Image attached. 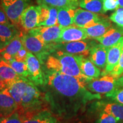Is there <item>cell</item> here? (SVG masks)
<instances>
[{
	"label": "cell",
	"instance_id": "cell-42",
	"mask_svg": "<svg viewBox=\"0 0 123 123\" xmlns=\"http://www.w3.org/2000/svg\"><path fill=\"white\" fill-rule=\"evenodd\" d=\"M58 123H62L61 121H60L58 120Z\"/></svg>",
	"mask_w": 123,
	"mask_h": 123
},
{
	"label": "cell",
	"instance_id": "cell-11",
	"mask_svg": "<svg viewBox=\"0 0 123 123\" xmlns=\"http://www.w3.org/2000/svg\"><path fill=\"white\" fill-rule=\"evenodd\" d=\"M103 18V17L87 10L76 9L74 19V24L81 28H88L96 25Z\"/></svg>",
	"mask_w": 123,
	"mask_h": 123
},
{
	"label": "cell",
	"instance_id": "cell-41",
	"mask_svg": "<svg viewBox=\"0 0 123 123\" xmlns=\"http://www.w3.org/2000/svg\"><path fill=\"white\" fill-rule=\"evenodd\" d=\"M2 115H1V112H0V122H1V119H2Z\"/></svg>",
	"mask_w": 123,
	"mask_h": 123
},
{
	"label": "cell",
	"instance_id": "cell-21",
	"mask_svg": "<svg viewBox=\"0 0 123 123\" xmlns=\"http://www.w3.org/2000/svg\"><path fill=\"white\" fill-rule=\"evenodd\" d=\"M112 26V24L108 18L104 17L93 26L84 29L88 38L96 39L103 35Z\"/></svg>",
	"mask_w": 123,
	"mask_h": 123
},
{
	"label": "cell",
	"instance_id": "cell-2",
	"mask_svg": "<svg viewBox=\"0 0 123 123\" xmlns=\"http://www.w3.org/2000/svg\"><path fill=\"white\" fill-rule=\"evenodd\" d=\"M44 68L84 80L87 82L93 79L81 73L78 63V55L55 50L49 55L44 62ZM43 65V66H44Z\"/></svg>",
	"mask_w": 123,
	"mask_h": 123
},
{
	"label": "cell",
	"instance_id": "cell-7",
	"mask_svg": "<svg viewBox=\"0 0 123 123\" xmlns=\"http://www.w3.org/2000/svg\"><path fill=\"white\" fill-rule=\"evenodd\" d=\"M28 68V79L37 86L43 87L46 83V77L41 63L36 56L28 52L26 61Z\"/></svg>",
	"mask_w": 123,
	"mask_h": 123
},
{
	"label": "cell",
	"instance_id": "cell-14",
	"mask_svg": "<svg viewBox=\"0 0 123 123\" xmlns=\"http://www.w3.org/2000/svg\"><path fill=\"white\" fill-rule=\"evenodd\" d=\"M38 26H51L58 24V9L46 5H39ZM37 26V27H38Z\"/></svg>",
	"mask_w": 123,
	"mask_h": 123
},
{
	"label": "cell",
	"instance_id": "cell-16",
	"mask_svg": "<svg viewBox=\"0 0 123 123\" xmlns=\"http://www.w3.org/2000/svg\"><path fill=\"white\" fill-rule=\"evenodd\" d=\"M108 50L109 47L95 43L90 49L88 58L99 68H105Z\"/></svg>",
	"mask_w": 123,
	"mask_h": 123
},
{
	"label": "cell",
	"instance_id": "cell-36",
	"mask_svg": "<svg viewBox=\"0 0 123 123\" xmlns=\"http://www.w3.org/2000/svg\"><path fill=\"white\" fill-rule=\"evenodd\" d=\"M0 24H12L1 6L0 7Z\"/></svg>",
	"mask_w": 123,
	"mask_h": 123
},
{
	"label": "cell",
	"instance_id": "cell-24",
	"mask_svg": "<svg viewBox=\"0 0 123 123\" xmlns=\"http://www.w3.org/2000/svg\"><path fill=\"white\" fill-rule=\"evenodd\" d=\"M76 8L72 7L58 9V24L61 27H67L74 24Z\"/></svg>",
	"mask_w": 123,
	"mask_h": 123
},
{
	"label": "cell",
	"instance_id": "cell-22",
	"mask_svg": "<svg viewBox=\"0 0 123 123\" xmlns=\"http://www.w3.org/2000/svg\"><path fill=\"white\" fill-rule=\"evenodd\" d=\"M51 113L49 109L29 111L20 115L22 123H43L47 116Z\"/></svg>",
	"mask_w": 123,
	"mask_h": 123
},
{
	"label": "cell",
	"instance_id": "cell-6",
	"mask_svg": "<svg viewBox=\"0 0 123 123\" xmlns=\"http://www.w3.org/2000/svg\"><path fill=\"white\" fill-rule=\"evenodd\" d=\"M93 41H81L66 43H55L54 47L55 50H60L74 55L87 56L90 55V49L95 43Z\"/></svg>",
	"mask_w": 123,
	"mask_h": 123
},
{
	"label": "cell",
	"instance_id": "cell-10",
	"mask_svg": "<svg viewBox=\"0 0 123 123\" xmlns=\"http://www.w3.org/2000/svg\"><path fill=\"white\" fill-rule=\"evenodd\" d=\"M88 38L87 33L83 28L75 25L62 28L59 38L56 41V43L74 42V41L85 40Z\"/></svg>",
	"mask_w": 123,
	"mask_h": 123
},
{
	"label": "cell",
	"instance_id": "cell-9",
	"mask_svg": "<svg viewBox=\"0 0 123 123\" xmlns=\"http://www.w3.org/2000/svg\"><path fill=\"white\" fill-rule=\"evenodd\" d=\"M116 79L110 75H104L99 79H92L86 84V87L93 93H110L118 88Z\"/></svg>",
	"mask_w": 123,
	"mask_h": 123
},
{
	"label": "cell",
	"instance_id": "cell-19",
	"mask_svg": "<svg viewBox=\"0 0 123 123\" xmlns=\"http://www.w3.org/2000/svg\"><path fill=\"white\" fill-rule=\"evenodd\" d=\"M96 110L99 112H103L112 115L123 123V105L117 103L97 102L95 104Z\"/></svg>",
	"mask_w": 123,
	"mask_h": 123
},
{
	"label": "cell",
	"instance_id": "cell-43",
	"mask_svg": "<svg viewBox=\"0 0 123 123\" xmlns=\"http://www.w3.org/2000/svg\"><path fill=\"white\" fill-rule=\"evenodd\" d=\"M1 90H2V88H0V91H1Z\"/></svg>",
	"mask_w": 123,
	"mask_h": 123
},
{
	"label": "cell",
	"instance_id": "cell-13",
	"mask_svg": "<svg viewBox=\"0 0 123 123\" xmlns=\"http://www.w3.org/2000/svg\"><path fill=\"white\" fill-rule=\"evenodd\" d=\"M39 7L29 6L22 13L20 19V25L25 31L28 32L38 26Z\"/></svg>",
	"mask_w": 123,
	"mask_h": 123
},
{
	"label": "cell",
	"instance_id": "cell-28",
	"mask_svg": "<svg viewBox=\"0 0 123 123\" xmlns=\"http://www.w3.org/2000/svg\"><path fill=\"white\" fill-rule=\"evenodd\" d=\"M9 64L19 76L27 79L28 78V68L26 62H18L14 59Z\"/></svg>",
	"mask_w": 123,
	"mask_h": 123
},
{
	"label": "cell",
	"instance_id": "cell-44",
	"mask_svg": "<svg viewBox=\"0 0 123 123\" xmlns=\"http://www.w3.org/2000/svg\"><path fill=\"white\" fill-rule=\"evenodd\" d=\"M74 1H78V0H74Z\"/></svg>",
	"mask_w": 123,
	"mask_h": 123
},
{
	"label": "cell",
	"instance_id": "cell-12",
	"mask_svg": "<svg viewBox=\"0 0 123 123\" xmlns=\"http://www.w3.org/2000/svg\"><path fill=\"white\" fill-rule=\"evenodd\" d=\"M123 47V37L120 39L116 43L109 47L105 70H104L101 75L104 76V75H108L113 70L114 67L119 62Z\"/></svg>",
	"mask_w": 123,
	"mask_h": 123
},
{
	"label": "cell",
	"instance_id": "cell-15",
	"mask_svg": "<svg viewBox=\"0 0 123 123\" xmlns=\"http://www.w3.org/2000/svg\"><path fill=\"white\" fill-rule=\"evenodd\" d=\"M18 106L7 88L0 91V112L3 117L10 116L17 111Z\"/></svg>",
	"mask_w": 123,
	"mask_h": 123
},
{
	"label": "cell",
	"instance_id": "cell-17",
	"mask_svg": "<svg viewBox=\"0 0 123 123\" xmlns=\"http://www.w3.org/2000/svg\"><path fill=\"white\" fill-rule=\"evenodd\" d=\"M123 36V27L112 26L103 35L95 39L105 47H110L116 43Z\"/></svg>",
	"mask_w": 123,
	"mask_h": 123
},
{
	"label": "cell",
	"instance_id": "cell-31",
	"mask_svg": "<svg viewBox=\"0 0 123 123\" xmlns=\"http://www.w3.org/2000/svg\"><path fill=\"white\" fill-rule=\"evenodd\" d=\"M123 74V47L121 50L120 57L119 62L114 67L113 70L109 74L115 79H117L119 77L122 76Z\"/></svg>",
	"mask_w": 123,
	"mask_h": 123
},
{
	"label": "cell",
	"instance_id": "cell-4",
	"mask_svg": "<svg viewBox=\"0 0 123 123\" xmlns=\"http://www.w3.org/2000/svg\"><path fill=\"white\" fill-rule=\"evenodd\" d=\"M21 38L25 48L36 56L42 67L49 55L55 51L54 47V43L46 44L29 33L22 35Z\"/></svg>",
	"mask_w": 123,
	"mask_h": 123
},
{
	"label": "cell",
	"instance_id": "cell-40",
	"mask_svg": "<svg viewBox=\"0 0 123 123\" xmlns=\"http://www.w3.org/2000/svg\"><path fill=\"white\" fill-rule=\"evenodd\" d=\"M119 1V7H123V0H118Z\"/></svg>",
	"mask_w": 123,
	"mask_h": 123
},
{
	"label": "cell",
	"instance_id": "cell-37",
	"mask_svg": "<svg viewBox=\"0 0 123 123\" xmlns=\"http://www.w3.org/2000/svg\"><path fill=\"white\" fill-rule=\"evenodd\" d=\"M58 118L51 113L49 116L46 117L43 123H58Z\"/></svg>",
	"mask_w": 123,
	"mask_h": 123
},
{
	"label": "cell",
	"instance_id": "cell-8",
	"mask_svg": "<svg viewBox=\"0 0 123 123\" xmlns=\"http://www.w3.org/2000/svg\"><path fill=\"white\" fill-rule=\"evenodd\" d=\"M62 28L58 24L51 26H42L31 29L28 33L37 37L44 44H49L56 42L61 35Z\"/></svg>",
	"mask_w": 123,
	"mask_h": 123
},
{
	"label": "cell",
	"instance_id": "cell-39",
	"mask_svg": "<svg viewBox=\"0 0 123 123\" xmlns=\"http://www.w3.org/2000/svg\"><path fill=\"white\" fill-rule=\"evenodd\" d=\"M4 48H5V46H4V44L0 42V55H1V54L4 51Z\"/></svg>",
	"mask_w": 123,
	"mask_h": 123
},
{
	"label": "cell",
	"instance_id": "cell-25",
	"mask_svg": "<svg viewBox=\"0 0 123 123\" xmlns=\"http://www.w3.org/2000/svg\"><path fill=\"white\" fill-rule=\"evenodd\" d=\"M39 5H46L55 8L72 7L76 8L79 5L78 1L74 0H37Z\"/></svg>",
	"mask_w": 123,
	"mask_h": 123
},
{
	"label": "cell",
	"instance_id": "cell-34",
	"mask_svg": "<svg viewBox=\"0 0 123 123\" xmlns=\"http://www.w3.org/2000/svg\"><path fill=\"white\" fill-rule=\"evenodd\" d=\"M119 7V4L118 0H103V8L104 13L107 11L117 10Z\"/></svg>",
	"mask_w": 123,
	"mask_h": 123
},
{
	"label": "cell",
	"instance_id": "cell-26",
	"mask_svg": "<svg viewBox=\"0 0 123 123\" xmlns=\"http://www.w3.org/2000/svg\"><path fill=\"white\" fill-rule=\"evenodd\" d=\"M103 0H80L79 6L81 8L96 14H104Z\"/></svg>",
	"mask_w": 123,
	"mask_h": 123
},
{
	"label": "cell",
	"instance_id": "cell-3",
	"mask_svg": "<svg viewBox=\"0 0 123 123\" xmlns=\"http://www.w3.org/2000/svg\"><path fill=\"white\" fill-rule=\"evenodd\" d=\"M49 109L44 100V95L34 84L29 81L21 97V103L17 111L19 115L29 111Z\"/></svg>",
	"mask_w": 123,
	"mask_h": 123
},
{
	"label": "cell",
	"instance_id": "cell-27",
	"mask_svg": "<svg viewBox=\"0 0 123 123\" xmlns=\"http://www.w3.org/2000/svg\"><path fill=\"white\" fill-rule=\"evenodd\" d=\"M22 35L19 34L14 38L5 47L4 51L2 53H6L10 55L13 58H14V56L20 49L24 47L22 41Z\"/></svg>",
	"mask_w": 123,
	"mask_h": 123
},
{
	"label": "cell",
	"instance_id": "cell-32",
	"mask_svg": "<svg viewBox=\"0 0 123 123\" xmlns=\"http://www.w3.org/2000/svg\"><path fill=\"white\" fill-rule=\"evenodd\" d=\"M110 19L119 26L123 27V7H119L115 13L111 15Z\"/></svg>",
	"mask_w": 123,
	"mask_h": 123
},
{
	"label": "cell",
	"instance_id": "cell-35",
	"mask_svg": "<svg viewBox=\"0 0 123 123\" xmlns=\"http://www.w3.org/2000/svg\"><path fill=\"white\" fill-rule=\"evenodd\" d=\"M28 52V51L25 48L24 46L15 54L14 59L18 62H26L27 59Z\"/></svg>",
	"mask_w": 123,
	"mask_h": 123
},
{
	"label": "cell",
	"instance_id": "cell-33",
	"mask_svg": "<svg viewBox=\"0 0 123 123\" xmlns=\"http://www.w3.org/2000/svg\"><path fill=\"white\" fill-rule=\"evenodd\" d=\"M0 123H22V119L17 111L7 117H2Z\"/></svg>",
	"mask_w": 123,
	"mask_h": 123
},
{
	"label": "cell",
	"instance_id": "cell-29",
	"mask_svg": "<svg viewBox=\"0 0 123 123\" xmlns=\"http://www.w3.org/2000/svg\"><path fill=\"white\" fill-rule=\"evenodd\" d=\"M105 96L116 103L123 105V87H119L110 93L105 94Z\"/></svg>",
	"mask_w": 123,
	"mask_h": 123
},
{
	"label": "cell",
	"instance_id": "cell-30",
	"mask_svg": "<svg viewBox=\"0 0 123 123\" xmlns=\"http://www.w3.org/2000/svg\"><path fill=\"white\" fill-rule=\"evenodd\" d=\"M95 123H121L115 116L105 112H101L99 113L98 119Z\"/></svg>",
	"mask_w": 123,
	"mask_h": 123
},
{
	"label": "cell",
	"instance_id": "cell-1",
	"mask_svg": "<svg viewBox=\"0 0 123 123\" xmlns=\"http://www.w3.org/2000/svg\"><path fill=\"white\" fill-rule=\"evenodd\" d=\"M46 83L42 87L50 111L56 117L69 119L82 111L89 102L100 99L99 93L86 87L87 81L57 72L44 70Z\"/></svg>",
	"mask_w": 123,
	"mask_h": 123
},
{
	"label": "cell",
	"instance_id": "cell-20",
	"mask_svg": "<svg viewBox=\"0 0 123 123\" xmlns=\"http://www.w3.org/2000/svg\"><path fill=\"white\" fill-rule=\"evenodd\" d=\"M78 63L81 73L90 78H98L101 75L100 70L95 65L89 58L78 55Z\"/></svg>",
	"mask_w": 123,
	"mask_h": 123
},
{
	"label": "cell",
	"instance_id": "cell-5",
	"mask_svg": "<svg viewBox=\"0 0 123 123\" xmlns=\"http://www.w3.org/2000/svg\"><path fill=\"white\" fill-rule=\"evenodd\" d=\"M0 4L12 24L18 27L22 13L30 6V0H0Z\"/></svg>",
	"mask_w": 123,
	"mask_h": 123
},
{
	"label": "cell",
	"instance_id": "cell-23",
	"mask_svg": "<svg viewBox=\"0 0 123 123\" xmlns=\"http://www.w3.org/2000/svg\"><path fill=\"white\" fill-rule=\"evenodd\" d=\"M21 34L18 27L13 24H0V42L5 47L14 38Z\"/></svg>",
	"mask_w": 123,
	"mask_h": 123
},
{
	"label": "cell",
	"instance_id": "cell-18",
	"mask_svg": "<svg viewBox=\"0 0 123 123\" xmlns=\"http://www.w3.org/2000/svg\"><path fill=\"white\" fill-rule=\"evenodd\" d=\"M21 78L9 63L0 55V79L7 88L9 86Z\"/></svg>",
	"mask_w": 123,
	"mask_h": 123
},
{
	"label": "cell",
	"instance_id": "cell-38",
	"mask_svg": "<svg viewBox=\"0 0 123 123\" xmlns=\"http://www.w3.org/2000/svg\"><path fill=\"white\" fill-rule=\"evenodd\" d=\"M116 83L117 87H123V75L116 79Z\"/></svg>",
	"mask_w": 123,
	"mask_h": 123
}]
</instances>
